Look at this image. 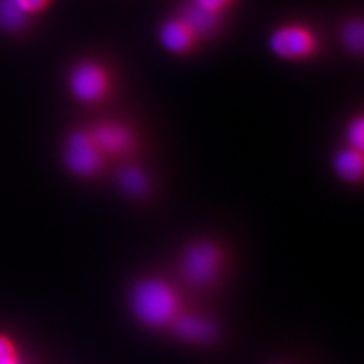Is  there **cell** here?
<instances>
[{"label":"cell","instance_id":"6da1fadb","mask_svg":"<svg viewBox=\"0 0 364 364\" xmlns=\"http://www.w3.org/2000/svg\"><path fill=\"white\" fill-rule=\"evenodd\" d=\"M126 302L135 324L150 333L169 338L193 308L176 279L158 274H146L132 281Z\"/></svg>","mask_w":364,"mask_h":364},{"label":"cell","instance_id":"7a4b0ae2","mask_svg":"<svg viewBox=\"0 0 364 364\" xmlns=\"http://www.w3.org/2000/svg\"><path fill=\"white\" fill-rule=\"evenodd\" d=\"M230 264V251L221 240L209 236L193 237L178 251L176 281L183 290L209 293L223 284Z\"/></svg>","mask_w":364,"mask_h":364},{"label":"cell","instance_id":"3957f363","mask_svg":"<svg viewBox=\"0 0 364 364\" xmlns=\"http://www.w3.org/2000/svg\"><path fill=\"white\" fill-rule=\"evenodd\" d=\"M267 46L279 60L302 63L320 52L321 41L312 27L299 22H289L274 28L267 39Z\"/></svg>","mask_w":364,"mask_h":364},{"label":"cell","instance_id":"277c9868","mask_svg":"<svg viewBox=\"0 0 364 364\" xmlns=\"http://www.w3.org/2000/svg\"><path fill=\"white\" fill-rule=\"evenodd\" d=\"M95 144L105 154L107 161L123 164L136 159L139 151V135L124 120L108 119L96 123L90 129Z\"/></svg>","mask_w":364,"mask_h":364},{"label":"cell","instance_id":"5b68a950","mask_svg":"<svg viewBox=\"0 0 364 364\" xmlns=\"http://www.w3.org/2000/svg\"><path fill=\"white\" fill-rule=\"evenodd\" d=\"M66 168L80 178H96L109 165L105 154L95 144L90 130L75 131L66 141L64 153Z\"/></svg>","mask_w":364,"mask_h":364},{"label":"cell","instance_id":"8992f818","mask_svg":"<svg viewBox=\"0 0 364 364\" xmlns=\"http://www.w3.org/2000/svg\"><path fill=\"white\" fill-rule=\"evenodd\" d=\"M69 88L78 102L97 105L111 95L112 77L105 65L85 61L73 68L69 76Z\"/></svg>","mask_w":364,"mask_h":364},{"label":"cell","instance_id":"52a82bcc","mask_svg":"<svg viewBox=\"0 0 364 364\" xmlns=\"http://www.w3.org/2000/svg\"><path fill=\"white\" fill-rule=\"evenodd\" d=\"M117 166V191L134 201L147 200L154 191L151 173L136 159L119 164Z\"/></svg>","mask_w":364,"mask_h":364},{"label":"cell","instance_id":"ba28073f","mask_svg":"<svg viewBox=\"0 0 364 364\" xmlns=\"http://www.w3.org/2000/svg\"><path fill=\"white\" fill-rule=\"evenodd\" d=\"M158 41L166 52L182 55L192 52L200 39L197 38L193 30L176 15L159 25Z\"/></svg>","mask_w":364,"mask_h":364},{"label":"cell","instance_id":"9c48e42d","mask_svg":"<svg viewBox=\"0 0 364 364\" xmlns=\"http://www.w3.org/2000/svg\"><path fill=\"white\" fill-rule=\"evenodd\" d=\"M331 166L332 173L343 183L360 185L364 177V151L343 144L333 151Z\"/></svg>","mask_w":364,"mask_h":364},{"label":"cell","instance_id":"30bf717a","mask_svg":"<svg viewBox=\"0 0 364 364\" xmlns=\"http://www.w3.org/2000/svg\"><path fill=\"white\" fill-rule=\"evenodd\" d=\"M182 21L193 30L197 38L201 39L212 34L220 23L221 16L209 13L207 10L196 6L189 1L182 7L181 11L177 14Z\"/></svg>","mask_w":364,"mask_h":364},{"label":"cell","instance_id":"8fae6325","mask_svg":"<svg viewBox=\"0 0 364 364\" xmlns=\"http://www.w3.org/2000/svg\"><path fill=\"white\" fill-rule=\"evenodd\" d=\"M340 41L343 46L352 53L360 54L364 48V23L360 18H351L340 28Z\"/></svg>","mask_w":364,"mask_h":364},{"label":"cell","instance_id":"7c38bea8","mask_svg":"<svg viewBox=\"0 0 364 364\" xmlns=\"http://www.w3.org/2000/svg\"><path fill=\"white\" fill-rule=\"evenodd\" d=\"M25 10L16 0H0V26L18 30L25 23Z\"/></svg>","mask_w":364,"mask_h":364},{"label":"cell","instance_id":"4fadbf2b","mask_svg":"<svg viewBox=\"0 0 364 364\" xmlns=\"http://www.w3.org/2000/svg\"><path fill=\"white\" fill-rule=\"evenodd\" d=\"M344 144L352 149L364 151V117L362 114H356L347 122L344 130Z\"/></svg>","mask_w":364,"mask_h":364},{"label":"cell","instance_id":"5bb4252c","mask_svg":"<svg viewBox=\"0 0 364 364\" xmlns=\"http://www.w3.org/2000/svg\"><path fill=\"white\" fill-rule=\"evenodd\" d=\"M191 1L209 13L223 16V14L232 6L235 0H191Z\"/></svg>","mask_w":364,"mask_h":364},{"label":"cell","instance_id":"9a60e30c","mask_svg":"<svg viewBox=\"0 0 364 364\" xmlns=\"http://www.w3.org/2000/svg\"><path fill=\"white\" fill-rule=\"evenodd\" d=\"M0 364H22L13 344L0 336Z\"/></svg>","mask_w":364,"mask_h":364},{"label":"cell","instance_id":"2e32d148","mask_svg":"<svg viewBox=\"0 0 364 364\" xmlns=\"http://www.w3.org/2000/svg\"><path fill=\"white\" fill-rule=\"evenodd\" d=\"M16 1L25 10V13L39 11L49 3V0H16Z\"/></svg>","mask_w":364,"mask_h":364}]
</instances>
